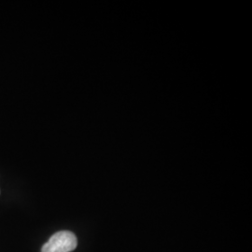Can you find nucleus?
Segmentation results:
<instances>
[{"label":"nucleus","instance_id":"1","mask_svg":"<svg viewBox=\"0 0 252 252\" xmlns=\"http://www.w3.org/2000/svg\"><path fill=\"white\" fill-rule=\"evenodd\" d=\"M76 235L69 231H61L54 234L43 245L41 252H71L77 248Z\"/></svg>","mask_w":252,"mask_h":252}]
</instances>
